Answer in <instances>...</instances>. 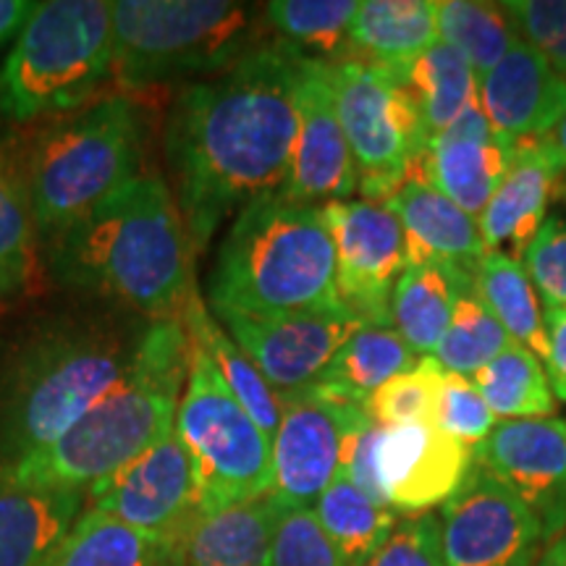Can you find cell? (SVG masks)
<instances>
[{"instance_id": "6da1fadb", "label": "cell", "mask_w": 566, "mask_h": 566, "mask_svg": "<svg viewBox=\"0 0 566 566\" xmlns=\"http://www.w3.org/2000/svg\"><path fill=\"white\" fill-rule=\"evenodd\" d=\"M302 55L289 42L268 40L176 97L166 155L197 252L231 212L281 195L292 168Z\"/></svg>"}, {"instance_id": "7a4b0ae2", "label": "cell", "mask_w": 566, "mask_h": 566, "mask_svg": "<svg viewBox=\"0 0 566 566\" xmlns=\"http://www.w3.org/2000/svg\"><path fill=\"white\" fill-rule=\"evenodd\" d=\"M55 283L124 313L181 317L197 294L195 244L166 181L139 174L42 244Z\"/></svg>"}, {"instance_id": "3957f363", "label": "cell", "mask_w": 566, "mask_h": 566, "mask_svg": "<svg viewBox=\"0 0 566 566\" xmlns=\"http://www.w3.org/2000/svg\"><path fill=\"white\" fill-rule=\"evenodd\" d=\"M147 323L84 313L27 331L0 357V467L38 454L95 407L132 370Z\"/></svg>"}, {"instance_id": "277c9868", "label": "cell", "mask_w": 566, "mask_h": 566, "mask_svg": "<svg viewBox=\"0 0 566 566\" xmlns=\"http://www.w3.org/2000/svg\"><path fill=\"white\" fill-rule=\"evenodd\" d=\"M192 367V338L181 317L147 323L132 370L59 441L0 467L24 485L90 491L171 433Z\"/></svg>"}, {"instance_id": "5b68a950", "label": "cell", "mask_w": 566, "mask_h": 566, "mask_svg": "<svg viewBox=\"0 0 566 566\" xmlns=\"http://www.w3.org/2000/svg\"><path fill=\"white\" fill-rule=\"evenodd\" d=\"M208 302L212 313L244 315L342 310L336 247L321 205L271 195L239 210L208 275Z\"/></svg>"}, {"instance_id": "8992f818", "label": "cell", "mask_w": 566, "mask_h": 566, "mask_svg": "<svg viewBox=\"0 0 566 566\" xmlns=\"http://www.w3.org/2000/svg\"><path fill=\"white\" fill-rule=\"evenodd\" d=\"M17 139V137H13ZM21 179L40 244L139 176L142 122L126 95L51 116L17 139Z\"/></svg>"}, {"instance_id": "52a82bcc", "label": "cell", "mask_w": 566, "mask_h": 566, "mask_svg": "<svg viewBox=\"0 0 566 566\" xmlns=\"http://www.w3.org/2000/svg\"><path fill=\"white\" fill-rule=\"evenodd\" d=\"M263 11L229 0H116L111 76L124 92L218 74L263 45Z\"/></svg>"}, {"instance_id": "ba28073f", "label": "cell", "mask_w": 566, "mask_h": 566, "mask_svg": "<svg viewBox=\"0 0 566 566\" xmlns=\"http://www.w3.org/2000/svg\"><path fill=\"white\" fill-rule=\"evenodd\" d=\"M111 66L113 3H38L0 69V116L34 124L84 108L111 76Z\"/></svg>"}, {"instance_id": "9c48e42d", "label": "cell", "mask_w": 566, "mask_h": 566, "mask_svg": "<svg viewBox=\"0 0 566 566\" xmlns=\"http://www.w3.org/2000/svg\"><path fill=\"white\" fill-rule=\"evenodd\" d=\"M174 428L192 459L200 514L271 493V438L244 412L208 354L195 344Z\"/></svg>"}, {"instance_id": "30bf717a", "label": "cell", "mask_w": 566, "mask_h": 566, "mask_svg": "<svg viewBox=\"0 0 566 566\" xmlns=\"http://www.w3.org/2000/svg\"><path fill=\"white\" fill-rule=\"evenodd\" d=\"M334 90L359 195L384 205L401 184L422 176L430 134L420 105L399 71L363 59L334 63Z\"/></svg>"}, {"instance_id": "8fae6325", "label": "cell", "mask_w": 566, "mask_h": 566, "mask_svg": "<svg viewBox=\"0 0 566 566\" xmlns=\"http://www.w3.org/2000/svg\"><path fill=\"white\" fill-rule=\"evenodd\" d=\"M336 247L338 300L365 325H391V296L407 271V239L386 205L342 200L323 205Z\"/></svg>"}, {"instance_id": "7c38bea8", "label": "cell", "mask_w": 566, "mask_h": 566, "mask_svg": "<svg viewBox=\"0 0 566 566\" xmlns=\"http://www.w3.org/2000/svg\"><path fill=\"white\" fill-rule=\"evenodd\" d=\"M441 543L446 566H533L546 537L512 488L472 464L443 504Z\"/></svg>"}, {"instance_id": "4fadbf2b", "label": "cell", "mask_w": 566, "mask_h": 566, "mask_svg": "<svg viewBox=\"0 0 566 566\" xmlns=\"http://www.w3.org/2000/svg\"><path fill=\"white\" fill-rule=\"evenodd\" d=\"M87 509L111 514L155 543L187 537L200 516L195 467L176 428L116 475L92 485Z\"/></svg>"}, {"instance_id": "5bb4252c", "label": "cell", "mask_w": 566, "mask_h": 566, "mask_svg": "<svg viewBox=\"0 0 566 566\" xmlns=\"http://www.w3.org/2000/svg\"><path fill=\"white\" fill-rule=\"evenodd\" d=\"M216 317L218 323L229 325V336L279 396L313 388L336 352L359 325H365L346 307L286 315H244L221 310Z\"/></svg>"}, {"instance_id": "9a60e30c", "label": "cell", "mask_w": 566, "mask_h": 566, "mask_svg": "<svg viewBox=\"0 0 566 566\" xmlns=\"http://www.w3.org/2000/svg\"><path fill=\"white\" fill-rule=\"evenodd\" d=\"M357 192V168L336 111L334 63L302 55L292 168L281 195L323 208L328 202L352 200Z\"/></svg>"}, {"instance_id": "2e32d148", "label": "cell", "mask_w": 566, "mask_h": 566, "mask_svg": "<svg viewBox=\"0 0 566 566\" xmlns=\"http://www.w3.org/2000/svg\"><path fill=\"white\" fill-rule=\"evenodd\" d=\"M475 464L512 488L541 522L546 543L566 530V422L504 420L475 449Z\"/></svg>"}, {"instance_id": "e0dca14e", "label": "cell", "mask_w": 566, "mask_h": 566, "mask_svg": "<svg viewBox=\"0 0 566 566\" xmlns=\"http://www.w3.org/2000/svg\"><path fill=\"white\" fill-rule=\"evenodd\" d=\"M281 422L271 441V495L281 509H313L342 467L346 407L313 388L279 396Z\"/></svg>"}, {"instance_id": "ac0fdd59", "label": "cell", "mask_w": 566, "mask_h": 566, "mask_svg": "<svg viewBox=\"0 0 566 566\" xmlns=\"http://www.w3.org/2000/svg\"><path fill=\"white\" fill-rule=\"evenodd\" d=\"M475 464L470 446L436 424L380 428L375 472L386 506L401 514H424L446 504Z\"/></svg>"}, {"instance_id": "d6986e66", "label": "cell", "mask_w": 566, "mask_h": 566, "mask_svg": "<svg viewBox=\"0 0 566 566\" xmlns=\"http://www.w3.org/2000/svg\"><path fill=\"white\" fill-rule=\"evenodd\" d=\"M478 101L506 147L546 139L566 116V80L527 42L478 80Z\"/></svg>"}, {"instance_id": "ffe728a7", "label": "cell", "mask_w": 566, "mask_h": 566, "mask_svg": "<svg viewBox=\"0 0 566 566\" xmlns=\"http://www.w3.org/2000/svg\"><path fill=\"white\" fill-rule=\"evenodd\" d=\"M512 147L495 137L480 101L433 134L422 158V179L467 216L480 218L504 181Z\"/></svg>"}, {"instance_id": "44dd1931", "label": "cell", "mask_w": 566, "mask_h": 566, "mask_svg": "<svg viewBox=\"0 0 566 566\" xmlns=\"http://www.w3.org/2000/svg\"><path fill=\"white\" fill-rule=\"evenodd\" d=\"M562 192V160L548 137L516 145L504 181L478 218L480 237L488 250L504 252V247H509V254L522 260L537 229L548 218L551 200Z\"/></svg>"}, {"instance_id": "7402d4cb", "label": "cell", "mask_w": 566, "mask_h": 566, "mask_svg": "<svg viewBox=\"0 0 566 566\" xmlns=\"http://www.w3.org/2000/svg\"><path fill=\"white\" fill-rule=\"evenodd\" d=\"M384 205L394 210L405 229L407 265L454 263L475 273L488 252L475 218L457 208L422 176L401 184L399 192Z\"/></svg>"}, {"instance_id": "603a6c76", "label": "cell", "mask_w": 566, "mask_h": 566, "mask_svg": "<svg viewBox=\"0 0 566 566\" xmlns=\"http://www.w3.org/2000/svg\"><path fill=\"white\" fill-rule=\"evenodd\" d=\"M84 491L24 485L0 470V566H42L80 520Z\"/></svg>"}, {"instance_id": "cb8c5ba5", "label": "cell", "mask_w": 566, "mask_h": 566, "mask_svg": "<svg viewBox=\"0 0 566 566\" xmlns=\"http://www.w3.org/2000/svg\"><path fill=\"white\" fill-rule=\"evenodd\" d=\"M472 286V273L454 263L407 265L391 296V323L422 357L436 354L449 331L457 300Z\"/></svg>"}, {"instance_id": "d4e9b609", "label": "cell", "mask_w": 566, "mask_h": 566, "mask_svg": "<svg viewBox=\"0 0 566 566\" xmlns=\"http://www.w3.org/2000/svg\"><path fill=\"white\" fill-rule=\"evenodd\" d=\"M438 42L433 0H363L349 27L346 59L405 69Z\"/></svg>"}, {"instance_id": "484cf974", "label": "cell", "mask_w": 566, "mask_h": 566, "mask_svg": "<svg viewBox=\"0 0 566 566\" xmlns=\"http://www.w3.org/2000/svg\"><path fill=\"white\" fill-rule=\"evenodd\" d=\"M281 506L273 495L200 514L187 533V566H268Z\"/></svg>"}, {"instance_id": "4316f807", "label": "cell", "mask_w": 566, "mask_h": 566, "mask_svg": "<svg viewBox=\"0 0 566 566\" xmlns=\"http://www.w3.org/2000/svg\"><path fill=\"white\" fill-rule=\"evenodd\" d=\"M417 365L415 352L391 325H359L325 367L315 394L363 407L394 375Z\"/></svg>"}, {"instance_id": "83f0119b", "label": "cell", "mask_w": 566, "mask_h": 566, "mask_svg": "<svg viewBox=\"0 0 566 566\" xmlns=\"http://www.w3.org/2000/svg\"><path fill=\"white\" fill-rule=\"evenodd\" d=\"M181 321L187 325V334L192 338L197 349H202L221 373V378L229 386V391L237 396L239 405L244 412L260 424V430L271 438L275 436L281 422V399L273 391V386L263 378V373L254 367V363L247 354L239 349V344L226 334L221 323L210 315L208 304L197 292L192 300L184 307Z\"/></svg>"}, {"instance_id": "f1b7e54d", "label": "cell", "mask_w": 566, "mask_h": 566, "mask_svg": "<svg viewBox=\"0 0 566 566\" xmlns=\"http://www.w3.org/2000/svg\"><path fill=\"white\" fill-rule=\"evenodd\" d=\"M472 281L485 307L504 325L512 342L527 346L541 357V363H548L546 317L541 313V296L525 265L509 252L488 250L472 273Z\"/></svg>"}, {"instance_id": "f546056e", "label": "cell", "mask_w": 566, "mask_h": 566, "mask_svg": "<svg viewBox=\"0 0 566 566\" xmlns=\"http://www.w3.org/2000/svg\"><path fill=\"white\" fill-rule=\"evenodd\" d=\"M40 237L34 229L17 139L0 132V300L17 296L34 283L40 263Z\"/></svg>"}, {"instance_id": "4dcf8cb0", "label": "cell", "mask_w": 566, "mask_h": 566, "mask_svg": "<svg viewBox=\"0 0 566 566\" xmlns=\"http://www.w3.org/2000/svg\"><path fill=\"white\" fill-rule=\"evenodd\" d=\"M313 512L346 566H363L396 527V512L367 499L342 470L315 501Z\"/></svg>"}, {"instance_id": "1f68e13d", "label": "cell", "mask_w": 566, "mask_h": 566, "mask_svg": "<svg viewBox=\"0 0 566 566\" xmlns=\"http://www.w3.org/2000/svg\"><path fill=\"white\" fill-rule=\"evenodd\" d=\"M472 384L491 412L504 420H543L558 409L541 357L516 342L472 375Z\"/></svg>"}, {"instance_id": "d6a6232c", "label": "cell", "mask_w": 566, "mask_h": 566, "mask_svg": "<svg viewBox=\"0 0 566 566\" xmlns=\"http://www.w3.org/2000/svg\"><path fill=\"white\" fill-rule=\"evenodd\" d=\"M396 71L412 90L430 137L478 103L475 71L443 40L433 42L420 59Z\"/></svg>"}, {"instance_id": "836d02e7", "label": "cell", "mask_w": 566, "mask_h": 566, "mask_svg": "<svg viewBox=\"0 0 566 566\" xmlns=\"http://www.w3.org/2000/svg\"><path fill=\"white\" fill-rule=\"evenodd\" d=\"M436 21L438 40L454 48L470 63L478 80L499 66L516 42H522L504 3L441 0L436 3Z\"/></svg>"}, {"instance_id": "e575fe53", "label": "cell", "mask_w": 566, "mask_h": 566, "mask_svg": "<svg viewBox=\"0 0 566 566\" xmlns=\"http://www.w3.org/2000/svg\"><path fill=\"white\" fill-rule=\"evenodd\" d=\"M357 0H273L263 17L279 40L313 59L336 63L349 53V27Z\"/></svg>"}, {"instance_id": "d590c367", "label": "cell", "mask_w": 566, "mask_h": 566, "mask_svg": "<svg viewBox=\"0 0 566 566\" xmlns=\"http://www.w3.org/2000/svg\"><path fill=\"white\" fill-rule=\"evenodd\" d=\"M160 543L113 520L97 509H84L61 546L42 566H153Z\"/></svg>"}, {"instance_id": "8d00e7d4", "label": "cell", "mask_w": 566, "mask_h": 566, "mask_svg": "<svg viewBox=\"0 0 566 566\" xmlns=\"http://www.w3.org/2000/svg\"><path fill=\"white\" fill-rule=\"evenodd\" d=\"M509 344H512V336L485 307L483 296L478 294L475 281H472V286L464 289V294L457 300L449 331L436 349V359L446 373L472 378Z\"/></svg>"}, {"instance_id": "74e56055", "label": "cell", "mask_w": 566, "mask_h": 566, "mask_svg": "<svg viewBox=\"0 0 566 566\" xmlns=\"http://www.w3.org/2000/svg\"><path fill=\"white\" fill-rule=\"evenodd\" d=\"M443 367L436 357L417 359L415 367L394 375L365 401V412L380 428L401 424H436L438 399H441Z\"/></svg>"}, {"instance_id": "f35d334b", "label": "cell", "mask_w": 566, "mask_h": 566, "mask_svg": "<svg viewBox=\"0 0 566 566\" xmlns=\"http://www.w3.org/2000/svg\"><path fill=\"white\" fill-rule=\"evenodd\" d=\"M268 566H346L313 509H281Z\"/></svg>"}, {"instance_id": "ab89813d", "label": "cell", "mask_w": 566, "mask_h": 566, "mask_svg": "<svg viewBox=\"0 0 566 566\" xmlns=\"http://www.w3.org/2000/svg\"><path fill=\"white\" fill-rule=\"evenodd\" d=\"M495 424H499L495 415L485 405L483 394L478 391L472 378L457 373H443L436 428H441L443 433L475 449L478 443H483L491 436Z\"/></svg>"}, {"instance_id": "60d3db41", "label": "cell", "mask_w": 566, "mask_h": 566, "mask_svg": "<svg viewBox=\"0 0 566 566\" xmlns=\"http://www.w3.org/2000/svg\"><path fill=\"white\" fill-rule=\"evenodd\" d=\"M522 265L548 310L566 307V216H548L522 254Z\"/></svg>"}, {"instance_id": "b9f144b4", "label": "cell", "mask_w": 566, "mask_h": 566, "mask_svg": "<svg viewBox=\"0 0 566 566\" xmlns=\"http://www.w3.org/2000/svg\"><path fill=\"white\" fill-rule=\"evenodd\" d=\"M522 42L566 80V0H512L504 3Z\"/></svg>"}, {"instance_id": "7bdbcfd3", "label": "cell", "mask_w": 566, "mask_h": 566, "mask_svg": "<svg viewBox=\"0 0 566 566\" xmlns=\"http://www.w3.org/2000/svg\"><path fill=\"white\" fill-rule=\"evenodd\" d=\"M363 566H446L441 520L430 512L405 516Z\"/></svg>"}, {"instance_id": "ee69618b", "label": "cell", "mask_w": 566, "mask_h": 566, "mask_svg": "<svg viewBox=\"0 0 566 566\" xmlns=\"http://www.w3.org/2000/svg\"><path fill=\"white\" fill-rule=\"evenodd\" d=\"M548 331V380L558 399L566 401V307L546 310Z\"/></svg>"}, {"instance_id": "f6af8a7d", "label": "cell", "mask_w": 566, "mask_h": 566, "mask_svg": "<svg viewBox=\"0 0 566 566\" xmlns=\"http://www.w3.org/2000/svg\"><path fill=\"white\" fill-rule=\"evenodd\" d=\"M34 6L30 0H0V48L17 42L19 32L30 21Z\"/></svg>"}, {"instance_id": "bcb514c9", "label": "cell", "mask_w": 566, "mask_h": 566, "mask_svg": "<svg viewBox=\"0 0 566 566\" xmlns=\"http://www.w3.org/2000/svg\"><path fill=\"white\" fill-rule=\"evenodd\" d=\"M184 546H187V537H176V541L160 543V551L158 556H155L153 566H187Z\"/></svg>"}, {"instance_id": "7dc6e473", "label": "cell", "mask_w": 566, "mask_h": 566, "mask_svg": "<svg viewBox=\"0 0 566 566\" xmlns=\"http://www.w3.org/2000/svg\"><path fill=\"white\" fill-rule=\"evenodd\" d=\"M537 566H566V530L548 543L546 551L537 558Z\"/></svg>"}, {"instance_id": "c3c4849f", "label": "cell", "mask_w": 566, "mask_h": 566, "mask_svg": "<svg viewBox=\"0 0 566 566\" xmlns=\"http://www.w3.org/2000/svg\"><path fill=\"white\" fill-rule=\"evenodd\" d=\"M551 145H554V150L558 155V160H562V171H564V184H566V116L562 118V124L556 126L554 134L548 137Z\"/></svg>"}]
</instances>
